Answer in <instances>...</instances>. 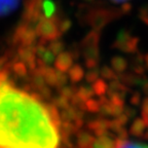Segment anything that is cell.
<instances>
[{"mask_svg":"<svg viewBox=\"0 0 148 148\" xmlns=\"http://www.w3.org/2000/svg\"><path fill=\"white\" fill-rule=\"evenodd\" d=\"M61 127L53 107L0 76V146L60 148Z\"/></svg>","mask_w":148,"mask_h":148,"instance_id":"6da1fadb","label":"cell"},{"mask_svg":"<svg viewBox=\"0 0 148 148\" xmlns=\"http://www.w3.org/2000/svg\"><path fill=\"white\" fill-rule=\"evenodd\" d=\"M20 0H0V16H6L12 12Z\"/></svg>","mask_w":148,"mask_h":148,"instance_id":"7a4b0ae2","label":"cell"},{"mask_svg":"<svg viewBox=\"0 0 148 148\" xmlns=\"http://www.w3.org/2000/svg\"><path fill=\"white\" fill-rule=\"evenodd\" d=\"M115 148H148V145L141 142L137 141H129V140H123L116 144Z\"/></svg>","mask_w":148,"mask_h":148,"instance_id":"3957f363","label":"cell"},{"mask_svg":"<svg viewBox=\"0 0 148 148\" xmlns=\"http://www.w3.org/2000/svg\"><path fill=\"white\" fill-rule=\"evenodd\" d=\"M112 1H116V2H123V1H125V0H112Z\"/></svg>","mask_w":148,"mask_h":148,"instance_id":"277c9868","label":"cell"},{"mask_svg":"<svg viewBox=\"0 0 148 148\" xmlns=\"http://www.w3.org/2000/svg\"><path fill=\"white\" fill-rule=\"evenodd\" d=\"M0 148H5V147H1V146H0Z\"/></svg>","mask_w":148,"mask_h":148,"instance_id":"5b68a950","label":"cell"}]
</instances>
